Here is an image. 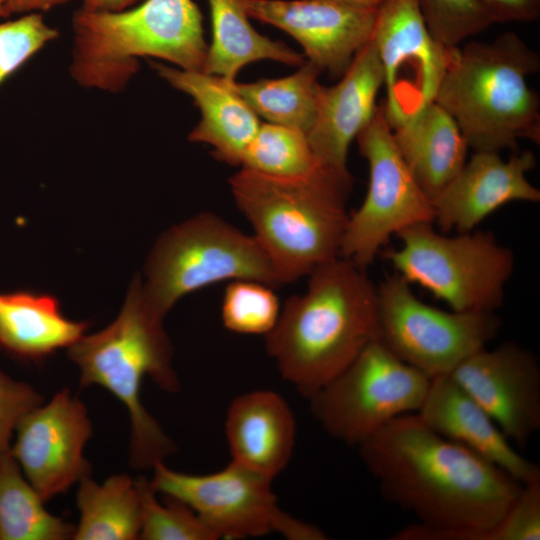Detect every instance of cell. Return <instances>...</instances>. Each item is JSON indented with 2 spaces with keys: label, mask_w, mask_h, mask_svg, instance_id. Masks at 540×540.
<instances>
[{
  "label": "cell",
  "mask_w": 540,
  "mask_h": 540,
  "mask_svg": "<svg viewBox=\"0 0 540 540\" xmlns=\"http://www.w3.org/2000/svg\"><path fill=\"white\" fill-rule=\"evenodd\" d=\"M240 166L276 178L305 177L321 168L306 134L273 123L260 124Z\"/></svg>",
  "instance_id": "83f0119b"
},
{
  "label": "cell",
  "mask_w": 540,
  "mask_h": 540,
  "mask_svg": "<svg viewBox=\"0 0 540 540\" xmlns=\"http://www.w3.org/2000/svg\"><path fill=\"white\" fill-rule=\"evenodd\" d=\"M383 87V70L371 39L358 51L341 80L322 86L315 122L307 139L319 165L344 177L353 140L371 121Z\"/></svg>",
  "instance_id": "ac0fdd59"
},
{
  "label": "cell",
  "mask_w": 540,
  "mask_h": 540,
  "mask_svg": "<svg viewBox=\"0 0 540 540\" xmlns=\"http://www.w3.org/2000/svg\"><path fill=\"white\" fill-rule=\"evenodd\" d=\"M58 37L40 13L0 23V85L48 43Z\"/></svg>",
  "instance_id": "1f68e13d"
},
{
  "label": "cell",
  "mask_w": 540,
  "mask_h": 540,
  "mask_svg": "<svg viewBox=\"0 0 540 540\" xmlns=\"http://www.w3.org/2000/svg\"><path fill=\"white\" fill-rule=\"evenodd\" d=\"M72 78L82 87L124 90L139 58L168 61L203 71L208 45L193 0H143L118 12L78 9L72 20Z\"/></svg>",
  "instance_id": "8992f818"
},
{
  "label": "cell",
  "mask_w": 540,
  "mask_h": 540,
  "mask_svg": "<svg viewBox=\"0 0 540 540\" xmlns=\"http://www.w3.org/2000/svg\"><path fill=\"white\" fill-rule=\"evenodd\" d=\"M155 492L189 506L219 538L241 539L279 533L289 540H325L324 532L282 510L271 488L273 479L235 461L224 469L193 475L154 467Z\"/></svg>",
  "instance_id": "30bf717a"
},
{
  "label": "cell",
  "mask_w": 540,
  "mask_h": 540,
  "mask_svg": "<svg viewBox=\"0 0 540 540\" xmlns=\"http://www.w3.org/2000/svg\"><path fill=\"white\" fill-rule=\"evenodd\" d=\"M449 376L524 448L540 429V366L534 353L515 342L482 348Z\"/></svg>",
  "instance_id": "2e32d148"
},
{
  "label": "cell",
  "mask_w": 540,
  "mask_h": 540,
  "mask_svg": "<svg viewBox=\"0 0 540 540\" xmlns=\"http://www.w3.org/2000/svg\"><path fill=\"white\" fill-rule=\"evenodd\" d=\"M225 430L232 461L271 479L287 466L296 423L279 394L258 390L236 397L228 408Z\"/></svg>",
  "instance_id": "44dd1931"
},
{
  "label": "cell",
  "mask_w": 540,
  "mask_h": 540,
  "mask_svg": "<svg viewBox=\"0 0 540 540\" xmlns=\"http://www.w3.org/2000/svg\"><path fill=\"white\" fill-rule=\"evenodd\" d=\"M76 503L80 520L75 540H134L139 538L141 506L136 480L116 474L98 484L82 479Z\"/></svg>",
  "instance_id": "d4e9b609"
},
{
  "label": "cell",
  "mask_w": 540,
  "mask_h": 540,
  "mask_svg": "<svg viewBox=\"0 0 540 540\" xmlns=\"http://www.w3.org/2000/svg\"><path fill=\"white\" fill-rule=\"evenodd\" d=\"M42 402V396L30 384L0 370V452L10 448L12 433L23 416Z\"/></svg>",
  "instance_id": "836d02e7"
},
{
  "label": "cell",
  "mask_w": 540,
  "mask_h": 540,
  "mask_svg": "<svg viewBox=\"0 0 540 540\" xmlns=\"http://www.w3.org/2000/svg\"><path fill=\"white\" fill-rule=\"evenodd\" d=\"M151 65L161 78L189 95L199 108L201 119L189 134V140L211 145L213 156L222 162L241 165L261 123L234 89L233 80L155 61Z\"/></svg>",
  "instance_id": "ffe728a7"
},
{
  "label": "cell",
  "mask_w": 540,
  "mask_h": 540,
  "mask_svg": "<svg viewBox=\"0 0 540 540\" xmlns=\"http://www.w3.org/2000/svg\"><path fill=\"white\" fill-rule=\"evenodd\" d=\"M81 8L94 12H118L128 9L143 0H81Z\"/></svg>",
  "instance_id": "8d00e7d4"
},
{
  "label": "cell",
  "mask_w": 540,
  "mask_h": 540,
  "mask_svg": "<svg viewBox=\"0 0 540 540\" xmlns=\"http://www.w3.org/2000/svg\"><path fill=\"white\" fill-rule=\"evenodd\" d=\"M494 23L532 22L540 16V0H480Z\"/></svg>",
  "instance_id": "e575fe53"
},
{
  "label": "cell",
  "mask_w": 540,
  "mask_h": 540,
  "mask_svg": "<svg viewBox=\"0 0 540 540\" xmlns=\"http://www.w3.org/2000/svg\"><path fill=\"white\" fill-rule=\"evenodd\" d=\"M87 327L66 318L51 295L0 292V345L19 357L36 360L68 348Z\"/></svg>",
  "instance_id": "603a6c76"
},
{
  "label": "cell",
  "mask_w": 540,
  "mask_h": 540,
  "mask_svg": "<svg viewBox=\"0 0 540 540\" xmlns=\"http://www.w3.org/2000/svg\"><path fill=\"white\" fill-rule=\"evenodd\" d=\"M212 42L208 46L203 71L234 80L247 64L274 60L288 65L303 64V55L283 42L258 33L249 21L241 0H208Z\"/></svg>",
  "instance_id": "cb8c5ba5"
},
{
  "label": "cell",
  "mask_w": 540,
  "mask_h": 540,
  "mask_svg": "<svg viewBox=\"0 0 540 540\" xmlns=\"http://www.w3.org/2000/svg\"><path fill=\"white\" fill-rule=\"evenodd\" d=\"M370 39L383 70L381 106L393 130L435 102L457 47L431 34L416 0H382Z\"/></svg>",
  "instance_id": "4fadbf2b"
},
{
  "label": "cell",
  "mask_w": 540,
  "mask_h": 540,
  "mask_svg": "<svg viewBox=\"0 0 540 540\" xmlns=\"http://www.w3.org/2000/svg\"><path fill=\"white\" fill-rule=\"evenodd\" d=\"M493 540H538L540 538V479L522 489L493 529Z\"/></svg>",
  "instance_id": "d6a6232c"
},
{
  "label": "cell",
  "mask_w": 540,
  "mask_h": 540,
  "mask_svg": "<svg viewBox=\"0 0 540 540\" xmlns=\"http://www.w3.org/2000/svg\"><path fill=\"white\" fill-rule=\"evenodd\" d=\"M321 72L315 64L305 61L295 73L286 77L251 83L233 80L232 85L257 116L307 136L317 116Z\"/></svg>",
  "instance_id": "484cf974"
},
{
  "label": "cell",
  "mask_w": 540,
  "mask_h": 540,
  "mask_svg": "<svg viewBox=\"0 0 540 540\" xmlns=\"http://www.w3.org/2000/svg\"><path fill=\"white\" fill-rule=\"evenodd\" d=\"M271 287L255 280L231 281L222 300L224 326L240 334H268L281 312L279 300Z\"/></svg>",
  "instance_id": "f546056e"
},
{
  "label": "cell",
  "mask_w": 540,
  "mask_h": 540,
  "mask_svg": "<svg viewBox=\"0 0 540 540\" xmlns=\"http://www.w3.org/2000/svg\"><path fill=\"white\" fill-rule=\"evenodd\" d=\"M229 183L280 284L340 256L352 176L321 167L305 177L276 178L241 168Z\"/></svg>",
  "instance_id": "3957f363"
},
{
  "label": "cell",
  "mask_w": 540,
  "mask_h": 540,
  "mask_svg": "<svg viewBox=\"0 0 540 540\" xmlns=\"http://www.w3.org/2000/svg\"><path fill=\"white\" fill-rule=\"evenodd\" d=\"M356 140L368 162L369 184L363 203L349 215L340 256L366 270L392 235L434 223L435 210L402 157L381 104Z\"/></svg>",
  "instance_id": "7c38bea8"
},
{
  "label": "cell",
  "mask_w": 540,
  "mask_h": 540,
  "mask_svg": "<svg viewBox=\"0 0 540 540\" xmlns=\"http://www.w3.org/2000/svg\"><path fill=\"white\" fill-rule=\"evenodd\" d=\"M416 1L431 34L447 47H458L494 24L480 0Z\"/></svg>",
  "instance_id": "4dcf8cb0"
},
{
  "label": "cell",
  "mask_w": 540,
  "mask_h": 540,
  "mask_svg": "<svg viewBox=\"0 0 540 540\" xmlns=\"http://www.w3.org/2000/svg\"><path fill=\"white\" fill-rule=\"evenodd\" d=\"M68 1L70 0H8L6 11L8 16L11 14L39 13Z\"/></svg>",
  "instance_id": "d590c367"
},
{
  "label": "cell",
  "mask_w": 540,
  "mask_h": 540,
  "mask_svg": "<svg viewBox=\"0 0 540 540\" xmlns=\"http://www.w3.org/2000/svg\"><path fill=\"white\" fill-rule=\"evenodd\" d=\"M416 414L428 428L495 464L521 484L540 479V467L512 446L487 412L449 375L431 379Z\"/></svg>",
  "instance_id": "d6986e66"
},
{
  "label": "cell",
  "mask_w": 540,
  "mask_h": 540,
  "mask_svg": "<svg viewBox=\"0 0 540 540\" xmlns=\"http://www.w3.org/2000/svg\"><path fill=\"white\" fill-rule=\"evenodd\" d=\"M251 18L294 38L308 61L342 76L370 40L380 4L373 0H241Z\"/></svg>",
  "instance_id": "9a60e30c"
},
{
  "label": "cell",
  "mask_w": 540,
  "mask_h": 540,
  "mask_svg": "<svg viewBox=\"0 0 540 540\" xmlns=\"http://www.w3.org/2000/svg\"><path fill=\"white\" fill-rule=\"evenodd\" d=\"M433 223L412 225L397 236L400 248L380 254L395 272L443 300L456 312H495L515 267L513 251L489 231L446 236Z\"/></svg>",
  "instance_id": "ba28073f"
},
{
  "label": "cell",
  "mask_w": 540,
  "mask_h": 540,
  "mask_svg": "<svg viewBox=\"0 0 540 540\" xmlns=\"http://www.w3.org/2000/svg\"><path fill=\"white\" fill-rule=\"evenodd\" d=\"M375 1H377V2H381L382 0H375Z\"/></svg>",
  "instance_id": "f35d334b"
},
{
  "label": "cell",
  "mask_w": 540,
  "mask_h": 540,
  "mask_svg": "<svg viewBox=\"0 0 540 540\" xmlns=\"http://www.w3.org/2000/svg\"><path fill=\"white\" fill-rule=\"evenodd\" d=\"M357 447L382 496L418 519L392 540H493L523 485L416 413L394 418Z\"/></svg>",
  "instance_id": "6da1fadb"
},
{
  "label": "cell",
  "mask_w": 540,
  "mask_h": 540,
  "mask_svg": "<svg viewBox=\"0 0 540 540\" xmlns=\"http://www.w3.org/2000/svg\"><path fill=\"white\" fill-rule=\"evenodd\" d=\"M163 320L147 305L142 278L137 275L116 319L68 347V357L80 369L81 386L104 387L128 410L130 464L136 469L153 468L177 450L140 397L145 376L168 392L179 389Z\"/></svg>",
  "instance_id": "5b68a950"
},
{
  "label": "cell",
  "mask_w": 540,
  "mask_h": 540,
  "mask_svg": "<svg viewBox=\"0 0 540 540\" xmlns=\"http://www.w3.org/2000/svg\"><path fill=\"white\" fill-rule=\"evenodd\" d=\"M144 273L143 297L163 318L185 295L220 281L280 285L256 238L210 212L196 214L162 233L150 251Z\"/></svg>",
  "instance_id": "52a82bcc"
},
{
  "label": "cell",
  "mask_w": 540,
  "mask_h": 540,
  "mask_svg": "<svg viewBox=\"0 0 540 540\" xmlns=\"http://www.w3.org/2000/svg\"><path fill=\"white\" fill-rule=\"evenodd\" d=\"M430 381L375 340L308 399L330 436L357 446L394 418L416 413Z\"/></svg>",
  "instance_id": "9c48e42d"
},
{
  "label": "cell",
  "mask_w": 540,
  "mask_h": 540,
  "mask_svg": "<svg viewBox=\"0 0 540 540\" xmlns=\"http://www.w3.org/2000/svg\"><path fill=\"white\" fill-rule=\"evenodd\" d=\"M141 506L139 538L143 540H216L217 535L186 504L169 498L166 505L155 498L149 480L136 479Z\"/></svg>",
  "instance_id": "f1b7e54d"
},
{
  "label": "cell",
  "mask_w": 540,
  "mask_h": 540,
  "mask_svg": "<svg viewBox=\"0 0 540 540\" xmlns=\"http://www.w3.org/2000/svg\"><path fill=\"white\" fill-rule=\"evenodd\" d=\"M378 340L429 378L449 375L501 326L494 312L444 311L421 301L394 272L377 286Z\"/></svg>",
  "instance_id": "8fae6325"
},
{
  "label": "cell",
  "mask_w": 540,
  "mask_h": 540,
  "mask_svg": "<svg viewBox=\"0 0 540 540\" xmlns=\"http://www.w3.org/2000/svg\"><path fill=\"white\" fill-rule=\"evenodd\" d=\"M536 165L531 151L503 160L499 152H474L457 176L433 199L434 222L443 233L470 232L486 217L513 201L536 203L540 190L526 173Z\"/></svg>",
  "instance_id": "e0dca14e"
},
{
  "label": "cell",
  "mask_w": 540,
  "mask_h": 540,
  "mask_svg": "<svg viewBox=\"0 0 540 540\" xmlns=\"http://www.w3.org/2000/svg\"><path fill=\"white\" fill-rule=\"evenodd\" d=\"M8 0H0V17H8L6 4Z\"/></svg>",
  "instance_id": "74e56055"
},
{
  "label": "cell",
  "mask_w": 540,
  "mask_h": 540,
  "mask_svg": "<svg viewBox=\"0 0 540 540\" xmlns=\"http://www.w3.org/2000/svg\"><path fill=\"white\" fill-rule=\"evenodd\" d=\"M394 141L424 192L433 199L461 171L468 145L451 115L436 102L392 130Z\"/></svg>",
  "instance_id": "7402d4cb"
},
{
  "label": "cell",
  "mask_w": 540,
  "mask_h": 540,
  "mask_svg": "<svg viewBox=\"0 0 540 540\" xmlns=\"http://www.w3.org/2000/svg\"><path fill=\"white\" fill-rule=\"evenodd\" d=\"M10 448L0 452V540H64L75 527L49 513Z\"/></svg>",
  "instance_id": "4316f807"
},
{
  "label": "cell",
  "mask_w": 540,
  "mask_h": 540,
  "mask_svg": "<svg viewBox=\"0 0 540 540\" xmlns=\"http://www.w3.org/2000/svg\"><path fill=\"white\" fill-rule=\"evenodd\" d=\"M15 432L10 452L44 501L89 477L83 451L92 425L86 407L68 388L24 415Z\"/></svg>",
  "instance_id": "5bb4252c"
},
{
  "label": "cell",
  "mask_w": 540,
  "mask_h": 540,
  "mask_svg": "<svg viewBox=\"0 0 540 540\" xmlns=\"http://www.w3.org/2000/svg\"><path fill=\"white\" fill-rule=\"evenodd\" d=\"M539 70V54L514 32L469 41L457 47L435 102L474 152H517L519 139L540 142V98L528 83Z\"/></svg>",
  "instance_id": "277c9868"
},
{
  "label": "cell",
  "mask_w": 540,
  "mask_h": 540,
  "mask_svg": "<svg viewBox=\"0 0 540 540\" xmlns=\"http://www.w3.org/2000/svg\"><path fill=\"white\" fill-rule=\"evenodd\" d=\"M290 297L266 349L282 377L310 398L378 340V296L366 270L341 256L316 267Z\"/></svg>",
  "instance_id": "7a4b0ae2"
}]
</instances>
